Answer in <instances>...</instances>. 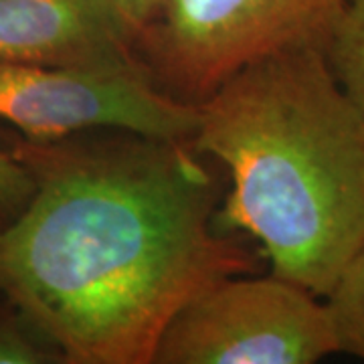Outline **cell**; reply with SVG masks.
I'll use <instances>...</instances> for the list:
<instances>
[{
    "label": "cell",
    "instance_id": "cell-4",
    "mask_svg": "<svg viewBox=\"0 0 364 364\" xmlns=\"http://www.w3.org/2000/svg\"><path fill=\"white\" fill-rule=\"evenodd\" d=\"M338 354L322 298L277 275H233L172 316L152 364H314Z\"/></svg>",
    "mask_w": 364,
    "mask_h": 364
},
{
    "label": "cell",
    "instance_id": "cell-2",
    "mask_svg": "<svg viewBox=\"0 0 364 364\" xmlns=\"http://www.w3.org/2000/svg\"><path fill=\"white\" fill-rule=\"evenodd\" d=\"M196 116L188 142L231 182L215 227L249 235L273 275L324 299L364 247V119L322 47L251 61Z\"/></svg>",
    "mask_w": 364,
    "mask_h": 364
},
{
    "label": "cell",
    "instance_id": "cell-8",
    "mask_svg": "<svg viewBox=\"0 0 364 364\" xmlns=\"http://www.w3.org/2000/svg\"><path fill=\"white\" fill-rule=\"evenodd\" d=\"M324 301L338 352L364 360V247L342 269Z\"/></svg>",
    "mask_w": 364,
    "mask_h": 364
},
{
    "label": "cell",
    "instance_id": "cell-3",
    "mask_svg": "<svg viewBox=\"0 0 364 364\" xmlns=\"http://www.w3.org/2000/svg\"><path fill=\"white\" fill-rule=\"evenodd\" d=\"M348 0H162L134 41L160 90L196 104L237 69L273 53L322 47Z\"/></svg>",
    "mask_w": 364,
    "mask_h": 364
},
{
    "label": "cell",
    "instance_id": "cell-10",
    "mask_svg": "<svg viewBox=\"0 0 364 364\" xmlns=\"http://www.w3.org/2000/svg\"><path fill=\"white\" fill-rule=\"evenodd\" d=\"M35 193V181L9 146H0V229L25 210Z\"/></svg>",
    "mask_w": 364,
    "mask_h": 364
},
{
    "label": "cell",
    "instance_id": "cell-7",
    "mask_svg": "<svg viewBox=\"0 0 364 364\" xmlns=\"http://www.w3.org/2000/svg\"><path fill=\"white\" fill-rule=\"evenodd\" d=\"M322 51L338 85L364 119V0H348Z\"/></svg>",
    "mask_w": 364,
    "mask_h": 364
},
{
    "label": "cell",
    "instance_id": "cell-9",
    "mask_svg": "<svg viewBox=\"0 0 364 364\" xmlns=\"http://www.w3.org/2000/svg\"><path fill=\"white\" fill-rule=\"evenodd\" d=\"M0 364H67L55 340L4 294H0Z\"/></svg>",
    "mask_w": 364,
    "mask_h": 364
},
{
    "label": "cell",
    "instance_id": "cell-6",
    "mask_svg": "<svg viewBox=\"0 0 364 364\" xmlns=\"http://www.w3.org/2000/svg\"><path fill=\"white\" fill-rule=\"evenodd\" d=\"M0 61L87 69L142 65L114 0H0Z\"/></svg>",
    "mask_w": 364,
    "mask_h": 364
},
{
    "label": "cell",
    "instance_id": "cell-5",
    "mask_svg": "<svg viewBox=\"0 0 364 364\" xmlns=\"http://www.w3.org/2000/svg\"><path fill=\"white\" fill-rule=\"evenodd\" d=\"M196 104L160 90L144 65L49 67L0 61V122L26 140L124 130L191 140Z\"/></svg>",
    "mask_w": 364,
    "mask_h": 364
},
{
    "label": "cell",
    "instance_id": "cell-1",
    "mask_svg": "<svg viewBox=\"0 0 364 364\" xmlns=\"http://www.w3.org/2000/svg\"><path fill=\"white\" fill-rule=\"evenodd\" d=\"M9 148L35 193L0 229V294L67 364H152L186 301L259 269L215 227L223 181L188 140L93 130Z\"/></svg>",
    "mask_w": 364,
    "mask_h": 364
},
{
    "label": "cell",
    "instance_id": "cell-11",
    "mask_svg": "<svg viewBox=\"0 0 364 364\" xmlns=\"http://www.w3.org/2000/svg\"><path fill=\"white\" fill-rule=\"evenodd\" d=\"M114 2L126 26L130 28L134 41L156 18L158 11L162 6V0H114Z\"/></svg>",
    "mask_w": 364,
    "mask_h": 364
}]
</instances>
